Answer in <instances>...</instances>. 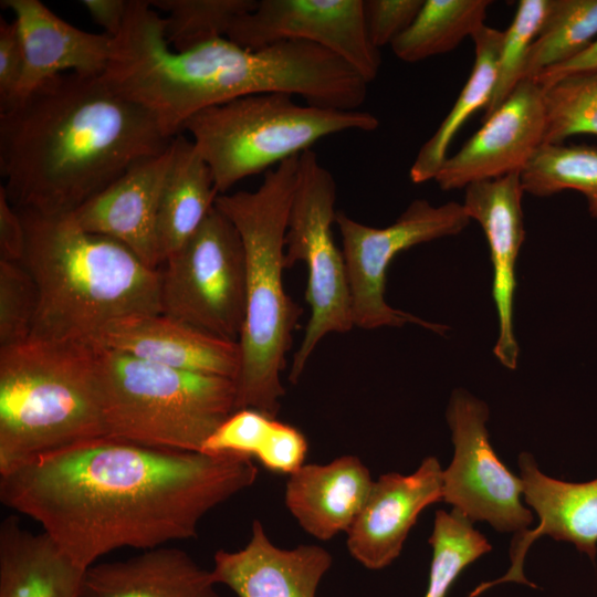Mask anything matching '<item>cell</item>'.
I'll return each mask as SVG.
<instances>
[{
	"label": "cell",
	"instance_id": "34",
	"mask_svg": "<svg viewBox=\"0 0 597 597\" xmlns=\"http://www.w3.org/2000/svg\"><path fill=\"white\" fill-rule=\"evenodd\" d=\"M39 293L20 262L0 260V348L28 341L38 311Z\"/></svg>",
	"mask_w": 597,
	"mask_h": 597
},
{
	"label": "cell",
	"instance_id": "20",
	"mask_svg": "<svg viewBox=\"0 0 597 597\" xmlns=\"http://www.w3.org/2000/svg\"><path fill=\"white\" fill-rule=\"evenodd\" d=\"M332 564L331 553L318 545L276 546L254 520L247 545L216 552L211 573L238 597H320L318 586Z\"/></svg>",
	"mask_w": 597,
	"mask_h": 597
},
{
	"label": "cell",
	"instance_id": "29",
	"mask_svg": "<svg viewBox=\"0 0 597 597\" xmlns=\"http://www.w3.org/2000/svg\"><path fill=\"white\" fill-rule=\"evenodd\" d=\"M597 35V0H551L544 24L533 42L523 80H534L587 49Z\"/></svg>",
	"mask_w": 597,
	"mask_h": 597
},
{
	"label": "cell",
	"instance_id": "4",
	"mask_svg": "<svg viewBox=\"0 0 597 597\" xmlns=\"http://www.w3.org/2000/svg\"><path fill=\"white\" fill-rule=\"evenodd\" d=\"M18 211L25 228L21 264L39 293L30 338L93 344L118 318L161 313L159 270L124 244L84 230L73 213Z\"/></svg>",
	"mask_w": 597,
	"mask_h": 597
},
{
	"label": "cell",
	"instance_id": "33",
	"mask_svg": "<svg viewBox=\"0 0 597 597\" xmlns=\"http://www.w3.org/2000/svg\"><path fill=\"white\" fill-rule=\"evenodd\" d=\"M551 0H521L509 28L503 31L498 63V77L483 121L499 109L523 80L530 49L538 35L549 10Z\"/></svg>",
	"mask_w": 597,
	"mask_h": 597
},
{
	"label": "cell",
	"instance_id": "5",
	"mask_svg": "<svg viewBox=\"0 0 597 597\" xmlns=\"http://www.w3.org/2000/svg\"><path fill=\"white\" fill-rule=\"evenodd\" d=\"M298 157L268 170L255 190L219 195L214 202L237 228L245 256V318L239 338L237 410L252 408L272 418H276L285 394L281 373L302 313L285 292L282 276Z\"/></svg>",
	"mask_w": 597,
	"mask_h": 597
},
{
	"label": "cell",
	"instance_id": "17",
	"mask_svg": "<svg viewBox=\"0 0 597 597\" xmlns=\"http://www.w3.org/2000/svg\"><path fill=\"white\" fill-rule=\"evenodd\" d=\"M463 207L481 226L493 265L492 295L499 318L495 357L515 369L519 345L514 335L515 264L525 238L520 174L473 182L464 188Z\"/></svg>",
	"mask_w": 597,
	"mask_h": 597
},
{
	"label": "cell",
	"instance_id": "38",
	"mask_svg": "<svg viewBox=\"0 0 597 597\" xmlns=\"http://www.w3.org/2000/svg\"><path fill=\"white\" fill-rule=\"evenodd\" d=\"M24 69V51L17 21L0 19V112L15 100Z\"/></svg>",
	"mask_w": 597,
	"mask_h": 597
},
{
	"label": "cell",
	"instance_id": "13",
	"mask_svg": "<svg viewBox=\"0 0 597 597\" xmlns=\"http://www.w3.org/2000/svg\"><path fill=\"white\" fill-rule=\"evenodd\" d=\"M227 38L253 50L289 40L311 42L344 60L368 83L381 64L368 36L364 0H260L234 20Z\"/></svg>",
	"mask_w": 597,
	"mask_h": 597
},
{
	"label": "cell",
	"instance_id": "16",
	"mask_svg": "<svg viewBox=\"0 0 597 597\" xmlns=\"http://www.w3.org/2000/svg\"><path fill=\"white\" fill-rule=\"evenodd\" d=\"M520 478L525 503L537 514L538 525L514 535L511 544V566L504 576L480 584L469 597L503 583L525 584V555L534 541L548 535L556 541L572 543L594 562L597 554V479L575 483L553 479L537 467L533 455L519 457Z\"/></svg>",
	"mask_w": 597,
	"mask_h": 597
},
{
	"label": "cell",
	"instance_id": "40",
	"mask_svg": "<svg viewBox=\"0 0 597 597\" xmlns=\"http://www.w3.org/2000/svg\"><path fill=\"white\" fill-rule=\"evenodd\" d=\"M92 19L104 33L116 38L123 29L129 0H83L81 1Z\"/></svg>",
	"mask_w": 597,
	"mask_h": 597
},
{
	"label": "cell",
	"instance_id": "26",
	"mask_svg": "<svg viewBox=\"0 0 597 597\" xmlns=\"http://www.w3.org/2000/svg\"><path fill=\"white\" fill-rule=\"evenodd\" d=\"M503 31L483 25L471 38L474 63L470 76L450 112L421 146L409 170L413 184L434 180L448 157V148L464 123L491 101L496 77Z\"/></svg>",
	"mask_w": 597,
	"mask_h": 597
},
{
	"label": "cell",
	"instance_id": "24",
	"mask_svg": "<svg viewBox=\"0 0 597 597\" xmlns=\"http://www.w3.org/2000/svg\"><path fill=\"white\" fill-rule=\"evenodd\" d=\"M87 568L15 515L0 523V597H77Z\"/></svg>",
	"mask_w": 597,
	"mask_h": 597
},
{
	"label": "cell",
	"instance_id": "41",
	"mask_svg": "<svg viewBox=\"0 0 597 597\" xmlns=\"http://www.w3.org/2000/svg\"><path fill=\"white\" fill-rule=\"evenodd\" d=\"M593 70H597V40H595L577 56L561 65L545 70L544 72L538 74L533 81L544 87L566 75Z\"/></svg>",
	"mask_w": 597,
	"mask_h": 597
},
{
	"label": "cell",
	"instance_id": "8",
	"mask_svg": "<svg viewBox=\"0 0 597 597\" xmlns=\"http://www.w3.org/2000/svg\"><path fill=\"white\" fill-rule=\"evenodd\" d=\"M378 126L379 119L369 112L302 105L291 94L270 92L201 109L181 130L190 135L211 170L217 193L223 195L240 180L300 156L327 136Z\"/></svg>",
	"mask_w": 597,
	"mask_h": 597
},
{
	"label": "cell",
	"instance_id": "6",
	"mask_svg": "<svg viewBox=\"0 0 597 597\" xmlns=\"http://www.w3.org/2000/svg\"><path fill=\"white\" fill-rule=\"evenodd\" d=\"M106 438L97 346L28 341L0 348V473Z\"/></svg>",
	"mask_w": 597,
	"mask_h": 597
},
{
	"label": "cell",
	"instance_id": "15",
	"mask_svg": "<svg viewBox=\"0 0 597 597\" xmlns=\"http://www.w3.org/2000/svg\"><path fill=\"white\" fill-rule=\"evenodd\" d=\"M442 471L438 459L428 457L411 474L386 473L374 481L346 532L352 557L371 570L389 566L400 555L419 514L442 501Z\"/></svg>",
	"mask_w": 597,
	"mask_h": 597
},
{
	"label": "cell",
	"instance_id": "22",
	"mask_svg": "<svg viewBox=\"0 0 597 597\" xmlns=\"http://www.w3.org/2000/svg\"><path fill=\"white\" fill-rule=\"evenodd\" d=\"M373 483L369 469L358 457L342 455L326 464H303L289 475L284 501L307 534L328 541L348 531Z\"/></svg>",
	"mask_w": 597,
	"mask_h": 597
},
{
	"label": "cell",
	"instance_id": "7",
	"mask_svg": "<svg viewBox=\"0 0 597 597\" xmlns=\"http://www.w3.org/2000/svg\"><path fill=\"white\" fill-rule=\"evenodd\" d=\"M97 352L106 438L201 452L237 410L233 379L179 370L100 346Z\"/></svg>",
	"mask_w": 597,
	"mask_h": 597
},
{
	"label": "cell",
	"instance_id": "23",
	"mask_svg": "<svg viewBox=\"0 0 597 597\" xmlns=\"http://www.w3.org/2000/svg\"><path fill=\"white\" fill-rule=\"evenodd\" d=\"M211 569L172 546L145 549L124 561L93 564L77 597H220Z\"/></svg>",
	"mask_w": 597,
	"mask_h": 597
},
{
	"label": "cell",
	"instance_id": "39",
	"mask_svg": "<svg viewBox=\"0 0 597 597\" xmlns=\"http://www.w3.org/2000/svg\"><path fill=\"white\" fill-rule=\"evenodd\" d=\"M25 251V228L20 212L0 187V260L20 262Z\"/></svg>",
	"mask_w": 597,
	"mask_h": 597
},
{
	"label": "cell",
	"instance_id": "31",
	"mask_svg": "<svg viewBox=\"0 0 597 597\" xmlns=\"http://www.w3.org/2000/svg\"><path fill=\"white\" fill-rule=\"evenodd\" d=\"M429 544L432 558L422 597H448L461 573L492 548L473 522L453 509L437 511Z\"/></svg>",
	"mask_w": 597,
	"mask_h": 597
},
{
	"label": "cell",
	"instance_id": "27",
	"mask_svg": "<svg viewBox=\"0 0 597 597\" xmlns=\"http://www.w3.org/2000/svg\"><path fill=\"white\" fill-rule=\"evenodd\" d=\"M490 0H425L411 25L392 43L394 54L408 63L454 50L485 23Z\"/></svg>",
	"mask_w": 597,
	"mask_h": 597
},
{
	"label": "cell",
	"instance_id": "3",
	"mask_svg": "<svg viewBox=\"0 0 597 597\" xmlns=\"http://www.w3.org/2000/svg\"><path fill=\"white\" fill-rule=\"evenodd\" d=\"M104 76L148 109L171 137L199 111L260 93L282 92L313 106L359 109L369 84L344 60L305 41L253 50L220 38L176 52L165 40L161 14L148 0H129Z\"/></svg>",
	"mask_w": 597,
	"mask_h": 597
},
{
	"label": "cell",
	"instance_id": "9",
	"mask_svg": "<svg viewBox=\"0 0 597 597\" xmlns=\"http://www.w3.org/2000/svg\"><path fill=\"white\" fill-rule=\"evenodd\" d=\"M336 182L310 149L298 157L296 184L284 239V268L304 262L307 269L305 301L311 307L289 378L296 384L323 337L354 327L349 287L342 251L332 227L336 221Z\"/></svg>",
	"mask_w": 597,
	"mask_h": 597
},
{
	"label": "cell",
	"instance_id": "19",
	"mask_svg": "<svg viewBox=\"0 0 597 597\" xmlns=\"http://www.w3.org/2000/svg\"><path fill=\"white\" fill-rule=\"evenodd\" d=\"M170 160L171 144L82 205L73 212L75 220L84 230L121 242L145 264L158 269L157 219Z\"/></svg>",
	"mask_w": 597,
	"mask_h": 597
},
{
	"label": "cell",
	"instance_id": "30",
	"mask_svg": "<svg viewBox=\"0 0 597 597\" xmlns=\"http://www.w3.org/2000/svg\"><path fill=\"white\" fill-rule=\"evenodd\" d=\"M163 18L168 46L184 52L227 38L234 20L252 11L258 0H150Z\"/></svg>",
	"mask_w": 597,
	"mask_h": 597
},
{
	"label": "cell",
	"instance_id": "10",
	"mask_svg": "<svg viewBox=\"0 0 597 597\" xmlns=\"http://www.w3.org/2000/svg\"><path fill=\"white\" fill-rule=\"evenodd\" d=\"M163 264L161 313L239 342L245 318V256L229 218L214 206Z\"/></svg>",
	"mask_w": 597,
	"mask_h": 597
},
{
	"label": "cell",
	"instance_id": "12",
	"mask_svg": "<svg viewBox=\"0 0 597 597\" xmlns=\"http://www.w3.org/2000/svg\"><path fill=\"white\" fill-rule=\"evenodd\" d=\"M454 454L442 471V501L471 522L519 534L533 523L522 503L523 483L493 450L486 429L489 407L464 389H454L446 412Z\"/></svg>",
	"mask_w": 597,
	"mask_h": 597
},
{
	"label": "cell",
	"instance_id": "25",
	"mask_svg": "<svg viewBox=\"0 0 597 597\" xmlns=\"http://www.w3.org/2000/svg\"><path fill=\"white\" fill-rule=\"evenodd\" d=\"M218 196L208 164L190 138L177 134L157 219L161 263L198 229Z\"/></svg>",
	"mask_w": 597,
	"mask_h": 597
},
{
	"label": "cell",
	"instance_id": "11",
	"mask_svg": "<svg viewBox=\"0 0 597 597\" xmlns=\"http://www.w3.org/2000/svg\"><path fill=\"white\" fill-rule=\"evenodd\" d=\"M462 203L433 206L413 200L398 219L375 228L337 211L335 224L342 237L354 326L375 329L385 326L420 325L438 334L449 328L391 307L385 300L387 271L402 251L436 239L457 235L470 223Z\"/></svg>",
	"mask_w": 597,
	"mask_h": 597
},
{
	"label": "cell",
	"instance_id": "14",
	"mask_svg": "<svg viewBox=\"0 0 597 597\" xmlns=\"http://www.w3.org/2000/svg\"><path fill=\"white\" fill-rule=\"evenodd\" d=\"M544 130L543 87L522 80L482 127L447 157L434 181L450 191L521 174L543 144Z\"/></svg>",
	"mask_w": 597,
	"mask_h": 597
},
{
	"label": "cell",
	"instance_id": "36",
	"mask_svg": "<svg viewBox=\"0 0 597 597\" xmlns=\"http://www.w3.org/2000/svg\"><path fill=\"white\" fill-rule=\"evenodd\" d=\"M425 0H364V15L371 43L390 44L415 21Z\"/></svg>",
	"mask_w": 597,
	"mask_h": 597
},
{
	"label": "cell",
	"instance_id": "28",
	"mask_svg": "<svg viewBox=\"0 0 597 597\" xmlns=\"http://www.w3.org/2000/svg\"><path fill=\"white\" fill-rule=\"evenodd\" d=\"M524 192L548 197L564 190L585 196L597 219V147L586 144H542L520 174Z\"/></svg>",
	"mask_w": 597,
	"mask_h": 597
},
{
	"label": "cell",
	"instance_id": "32",
	"mask_svg": "<svg viewBox=\"0 0 597 597\" xmlns=\"http://www.w3.org/2000/svg\"><path fill=\"white\" fill-rule=\"evenodd\" d=\"M543 144H563L570 136H597V70L574 73L543 87Z\"/></svg>",
	"mask_w": 597,
	"mask_h": 597
},
{
	"label": "cell",
	"instance_id": "37",
	"mask_svg": "<svg viewBox=\"0 0 597 597\" xmlns=\"http://www.w3.org/2000/svg\"><path fill=\"white\" fill-rule=\"evenodd\" d=\"M307 450V440L298 429L274 419L255 459L269 471L291 475L305 464Z\"/></svg>",
	"mask_w": 597,
	"mask_h": 597
},
{
	"label": "cell",
	"instance_id": "21",
	"mask_svg": "<svg viewBox=\"0 0 597 597\" xmlns=\"http://www.w3.org/2000/svg\"><path fill=\"white\" fill-rule=\"evenodd\" d=\"M1 4L14 14L24 51L14 102L59 74H103L107 69L113 36L78 29L39 0H2Z\"/></svg>",
	"mask_w": 597,
	"mask_h": 597
},
{
	"label": "cell",
	"instance_id": "18",
	"mask_svg": "<svg viewBox=\"0 0 597 597\" xmlns=\"http://www.w3.org/2000/svg\"><path fill=\"white\" fill-rule=\"evenodd\" d=\"M93 344L157 365L234 381L241 368L239 342L164 313L118 318L105 326Z\"/></svg>",
	"mask_w": 597,
	"mask_h": 597
},
{
	"label": "cell",
	"instance_id": "2",
	"mask_svg": "<svg viewBox=\"0 0 597 597\" xmlns=\"http://www.w3.org/2000/svg\"><path fill=\"white\" fill-rule=\"evenodd\" d=\"M174 137L104 73L59 74L0 112L1 186L15 209L73 213Z\"/></svg>",
	"mask_w": 597,
	"mask_h": 597
},
{
	"label": "cell",
	"instance_id": "1",
	"mask_svg": "<svg viewBox=\"0 0 597 597\" xmlns=\"http://www.w3.org/2000/svg\"><path fill=\"white\" fill-rule=\"evenodd\" d=\"M251 458L100 438L0 473V501L41 525L81 567L113 551L197 536L202 517L250 488Z\"/></svg>",
	"mask_w": 597,
	"mask_h": 597
},
{
	"label": "cell",
	"instance_id": "35",
	"mask_svg": "<svg viewBox=\"0 0 597 597\" xmlns=\"http://www.w3.org/2000/svg\"><path fill=\"white\" fill-rule=\"evenodd\" d=\"M274 419L252 408L235 410L207 439L201 452L255 458Z\"/></svg>",
	"mask_w": 597,
	"mask_h": 597
}]
</instances>
